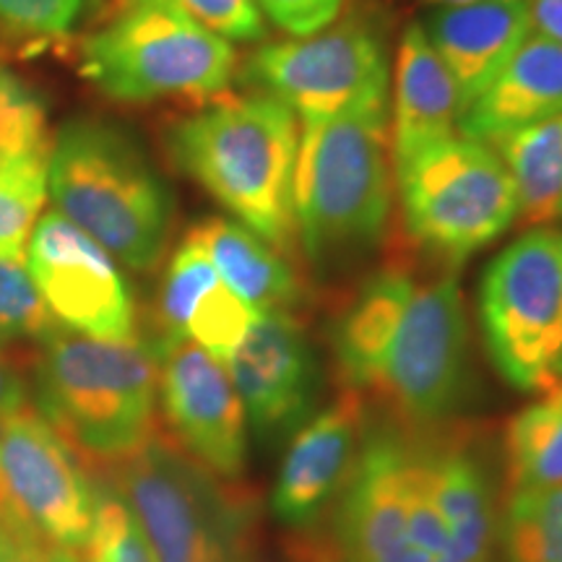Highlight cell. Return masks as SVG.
<instances>
[{"label": "cell", "mask_w": 562, "mask_h": 562, "mask_svg": "<svg viewBox=\"0 0 562 562\" xmlns=\"http://www.w3.org/2000/svg\"><path fill=\"white\" fill-rule=\"evenodd\" d=\"M297 115L263 91L224 97L167 131L175 165L279 252L297 245Z\"/></svg>", "instance_id": "cell-1"}, {"label": "cell", "mask_w": 562, "mask_h": 562, "mask_svg": "<svg viewBox=\"0 0 562 562\" xmlns=\"http://www.w3.org/2000/svg\"><path fill=\"white\" fill-rule=\"evenodd\" d=\"M34 396L87 467L112 469L157 432V349L140 336L112 341L60 326L40 341Z\"/></svg>", "instance_id": "cell-2"}, {"label": "cell", "mask_w": 562, "mask_h": 562, "mask_svg": "<svg viewBox=\"0 0 562 562\" xmlns=\"http://www.w3.org/2000/svg\"><path fill=\"white\" fill-rule=\"evenodd\" d=\"M55 211L133 271L165 258L175 201L144 149L100 117H74L55 133L47 161Z\"/></svg>", "instance_id": "cell-3"}, {"label": "cell", "mask_w": 562, "mask_h": 562, "mask_svg": "<svg viewBox=\"0 0 562 562\" xmlns=\"http://www.w3.org/2000/svg\"><path fill=\"white\" fill-rule=\"evenodd\" d=\"M389 102L300 125L294 165L297 243L313 263L381 243L391 214Z\"/></svg>", "instance_id": "cell-4"}, {"label": "cell", "mask_w": 562, "mask_h": 562, "mask_svg": "<svg viewBox=\"0 0 562 562\" xmlns=\"http://www.w3.org/2000/svg\"><path fill=\"white\" fill-rule=\"evenodd\" d=\"M157 562H250L252 501L159 430L110 469Z\"/></svg>", "instance_id": "cell-5"}, {"label": "cell", "mask_w": 562, "mask_h": 562, "mask_svg": "<svg viewBox=\"0 0 562 562\" xmlns=\"http://www.w3.org/2000/svg\"><path fill=\"white\" fill-rule=\"evenodd\" d=\"M235 60L227 40L167 0H123L79 53L83 79L125 104L220 97Z\"/></svg>", "instance_id": "cell-6"}, {"label": "cell", "mask_w": 562, "mask_h": 562, "mask_svg": "<svg viewBox=\"0 0 562 562\" xmlns=\"http://www.w3.org/2000/svg\"><path fill=\"white\" fill-rule=\"evenodd\" d=\"M482 339L513 389L562 383V229L531 227L487 263L480 294Z\"/></svg>", "instance_id": "cell-7"}, {"label": "cell", "mask_w": 562, "mask_h": 562, "mask_svg": "<svg viewBox=\"0 0 562 562\" xmlns=\"http://www.w3.org/2000/svg\"><path fill=\"white\" fill-rule=\"evenodd\" d=\"M406 232L419 248L459 263L518 220V191L495 146L461 133L396 172Z\"/></svg>", "instance_id": "cell-8"}, {"label": "cell", "mask_w": 562, "mask_h": 562, "mask_svg": "<svg viewBox=\"0 0 562 562\" xmlns=\"http://www.w3.org/2000/svg\"><path fill=\"white\" fill-rule=\"evenodd\" d=\"M245 81L284 102L300 125H318L389 102V47L375 21L351 13L311 37L258 47L245 63Z\"/></svg>", "instance_id": "cell-9"}, {"label": "cell", "mask_w": 562, "mask_h": 562, "mask_svg": "<svg viewBox=\"0 0 562 562\" xmlns=\"http://www.w3.org/2000/svg\"><path fill=\"white\" fill-rule=\"evenodd\" d=\"M97 510L87 463L24 404L0 425V521L81 562Z\"/></svg>", "instance_id": "cell-10"}, {"label": "cell", "mask_w": 562, "mask_h": 562, "mask_svg": "<svg viewBox=\"0 0 562 562\" xmlns=\"http://www.w3.org/2000/svg\"><path fill=\"white\" fill-rule=\"evenodd\" d=\"M469 328L456 273L414 286L381 383L398 414L435 422L459 406L467 385Z\"/></svg>", "instance_id": "cell-11"}, {"label": "cell", "mask_w": 562, "mask_h": 562, "mask_svg": "<svg viewBox=\"0 0 562 562\" xmlns=\"http://www.w3.org/2000/svg\"><path fill=\"white\" fill-rule=\"evenodd\" d=\"M26 269L47 307L68 331L123 341L136 334V300L117 261L58 211L40 216Z\"/></svg>", "instance_id": "cell-12"}, {"label": "cell", "mask_w": 562, "mask_h": 562, "mask_svg": "<svg viewBox=\"0 0 562 562\" xmlns=\"http://www.w3.org/2000/svg\"><path fill=\"white\" fill-rule=\"evenodd\" d=\"M154 349L172 440L211 474L237 482L248 463V414L227 368L193 341H154Z\"/></svg>", "instance_id": "cell-13"}, {"label": "cell", "mask_w": 562, "mask_h": 562, "mask_svg": "<svg viewBox=\"0 0 562 562\" xmlns=\"http://www.w3.org/2000/svg\"><path fill=\"white\" fill-rule=\"evenodd\" d=\"M227 372L258 435L279 438L311 419L321 368L305 328L290 311L252 315Z\"/></svg>", "instance_id": "cell-14"}, {"label": "cell", "mask_w": 562, "mask_h": 562, "mask_svg": "<svg viewBox=\"0 0 562 562\" xmlns=\"http://www.w3.org/2000/svg\"><path fill=\"white\" fill-rule=\"evenodd\" d=\"M409 456L398 435L375 432L336 505L339 562H414L409 539Z\"/></svg>", "instance_id": "cell-15"}, {"label": "cell", "mask_w": 562, "mask_h": 562, "mask_svg": "<svg viewBox=\"0 0 562 562\" xmlns=\"http://www.w3.org/2000/svg\"><path fill=\"white\" fill-rule=\"evenodd\" d=\"M364 409L357 391L311 414L292 435L271 492L273 518L286 529H307L347 487L364 446Z\"/></svg>", "instance_id": "cell-16"}, {"label": "cell", "mask_w": 562, "mask_h": 562, "mask_svg": "<svg viewBox=\"0 0 562 562\" xmlns=\"http://www.w3.org/2000/svg\"><path fill=\"white\" fill-rule=\"evenodd\" d=\"M422 32L451 74L463 112L533 32L529 0H482L435 9Z\"/></svg>", "instance_id": "cell-17"}, {"label": "cell", "mask_w": 562, "mask_h": 562, "mask_svg": "<svg viewBox=\"0 0 562 562\" xmlns=\"http://www.w3.org/2000/svg\"><path fill=\"white\" fill-rule=\"evenodd\" d=\"M562 115V45L531 32L476 100L461 112L459 133L501 146Z\"/></svg>", "instance_id": "cell-18"}, {"label": "cell", "mask_w": 562, "mask_h": 562, "mask_svg": "<svg viewBox=\"0 0 562 562\" xmlns=\"http://www.w3.org/2000/svg\"><path fill=\"white\" fill-rule=\"evenodd\" d=\"M461 100L422 24L406 26L393 70V110L389 112V154L393 172L414 157L459 133Z\"/></svg>", "instance_id": "cell-19"}, {"label": "cell", "mask_w": 562, "mask_h": 562, "mask_svg": "<svg viewBox=\"0 0 562 562\" xmlns=\"http://www.w3.org/2000/svg\"><path fill=\"white\" fill-rule=\"evenodd\" d=\"M414 286L417 284L409 271L383 269L372 273L339 313L331 331V347L344 383L351 391L381 383L385 357L396 339Z\"/></svg>", "instance_id": "cell-20"}, {"label": "cell", "mask_w": 562, "mask_h": 562, "mask_svg": "<svg viewBox=\"0 0 562 562\" xmlns=\"http://www.w3.org/2000/svg\"><path fill=\"white\" fill-rule=\"evenodd\" d=\"M427 482L442 521L451 531L459 562H490L497 544L495 490L484 469L467 448H422Z\"/></svg>", "instance_id": "cell-21"}, {"label": "cell", "mask_w": 562, "mask_h": 562, "mask_svg": "<svg viewBox=\"0 0 562 562\" xmlns=\"http://www.w3.org/2000/svg\"><path fill=\"white\" fill-rule=\"evenodd\" d=\"M224 284L252 313L290 311L300 300L294 269L281 252L237 220H206L193 227Z\"/></svg>", "instance_id": "cell-22"}, {"label": "cell", "mask_w": 562, "mask_h": 562, "mask_svg": "<svg viewBox=\"0 0 562 562\" xmlns=\"http://www.w3.org/2000/svg\"><path fill=\"white\" fill-rule=\"evenodd\" d=\"M501 157L518 191V220L529 227L562 224V115L503 140Z\"/></svg>", "instance_id": "cell-23"}, {"label": "cell", "mask_w": 562, "mask_h": 562, "mask_svg": "<svg viewBox=\"0 0 562 562\" xmlns=\"http://www.w3.org/2000/svg\"><path fill=\"white\" fill-rule=\"evenodd\" d=\"M505 459L513 490L562 487V383L510 419Z\"/></svg>", "instance_id": "cell-24"}, {"label": "cell", "mask_w": 562, "mask_h": 562, "mask_svg": "<svg viewBox=\"0 0 562 562\" xmlns=\"http://www.w3.org/2000/svg\"><path fill=\"white\" fill-rule=\"evenodd\" d=\"M497 542L503 562H562V487L513 490Z\"/></svg>", "instance_id": "cell-25"}, {"label": "cell", "mask_w": 562, "mask_h": 562, "mask_svg": "<svg viewBox=\"0 0 562 562\" xmlns=\"http://www.w3.org/2000/svg\"><path fill=\"white\" fill-rule=\"evenodd\" d=\"M220 284V271L214 269L206 248L191 229L186 240L178 245V250L172 252L170 266H167L165 279H161L157 297V341H188L186 328L193 318L195 307Z\"/></svg>", "instance_id": "cell-26"}, {"label": "cell", "mask_w": 562, "mask_h": 562, "mask_svg": "<svg viewBox=\"0 0 562 562\" xmlns=\"http://www.w3.org/2000/svg\"><path fill=\"white\" fill-rule=\"evenodd\" d=\"M47 161L50 154L0 161V258L5 261H24L47 201Z\"/></svg>", "instance_id": "cell-27"}, {"label": "cell", "mask_w": 562, "mask_h": 562, "mask_svg": "<svg viewBox=\"0 0 562 562\" xmlns=\"http://www.w3.org/2000/svg\"><path fill=\"white\" fill-rule=\"evenodd\" d=\"M47 108L24 79L0 66V161L50 154Z\"/></svg>", "instance_id": "cell-28"}, {"label": "cell", "mask_w": 562, "mask_h": 562, "mask_svg": "<svg viewBox=\"0 0 562 562\" xmlns=\"http://www.w3.org/2000/svg\"><path fill=\"white\" fill-rule=\"evenodd\" d=\"M58 328L30 269L0 258V344L45 341Z\"/></svg>", "instance_id": "cell-29"}, {"label": "cell", "mask_w": 562, "mask_h": 562, "mask_svg": "<svg viewBox=\"0 0 562 562\" xmlns=\"http://www.w3.org/2000/svg\"><path fill=\"white\" fill-rule=\"evenodd\" d=\"M81 562H157L136 518L110 484L97 487V510Z\"/></svg>", "instance_id": "cell-30"}, {"label": "cell", "mask_w": 562, "mask_h": 562, "mask_svg": "<svg viewBox=\"0 0 562 562\" xmlns=\"http://www.w3.org/2000/svg\"><path fill=\"white\" fill-rule=\"evenodd\" d=\"M100 5L102 0H0V30L32 42H58Z\"/></svg>", "instance_id": "cell-31"}, {"label": "cell", "mask_w": 562, "mask_h": 562, "mask_svg": "<svg viewBox=\"0 0 562 562\" xmlns=\"http://www.w3.org/2000/svg\"><path fill=\"white\" fill-rule=\"evenodd\" d=\"M227 42H258L266 24L256 0H167Z\"/></svg>", "instance_id": "cell-32"}, {"label": "cell", "mask_w": 562, "mask_h": 562, "mask_svg": "<svg viewBox=\"0 0 562 562\" xmlns=\"http://www.w3.org/2000/svg\"><path fill=\"white\" fill-rule=\"evenodd\" d=\"M256 5L290 37H311L339 19L344 0H256Z\"/></svg>", "instance_id": "cell-33"}, {"label": "cell", "mask_w": 562, "mask_h": 562, "mask_svg": "<svg viewBox=\"0 0 562 562\" xmlns=\"http://www.w3.org/2000/svg\"><path fill=\"white\" fill-rule=\"evenodd\" d=\"M0 562H79L0 521Z\"/></svg>", "instance_id": "cell-34"}, {"label": "cell", "mask_w": 562, "mask_h": 562, "mask_svg": "<svg viewBox=\"0 0 562 562\" xmlns=\"http://www.w3.org/2000/svg\"><path fill=\"white\" fill-rule=\"evenodd\" d=\"M24 404H26L24 381H21L19 372L5 362V357L0 355V425H3L13 412H19Z\"/></svg>", "instance_id": "cell-35"}, {"label": "cell", "mask_w": 562, "mask_h": 562, "mask_svg": "<svg viewBox=\"0 0 562 562\" xmlns=\"http://www.w3.org/2000/svg\"><path fill=\"white\" fill-rule=\"evenodd\" d=\"M533 32L562 45V0H529Z\"/></svg>", "instance_id": "cell-36"}, {"label": "cell", "mask_w": 562, "mask_h": 562, "mask_svg": "<svg viewBox=\"0 0 562 562\" xmlns=\"http://www.w3.org/2000/svg\"><path fill=\"white\" fill-rule=\"evenodd\" d=\"M432 9H448V5H469V3H482V0H425Z\"/></svg>", "instance_id": "cell-37"}]
</instances>
